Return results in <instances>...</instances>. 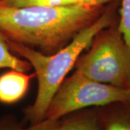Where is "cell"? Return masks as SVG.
Here are the masks:
<instances>
[{
    "label": "cell",
    "instance_id": "ba28073f",
    "mask_svg": "<svg viewBox=\"0 0 130 130\" xmlns=\"http://www.w3.org/2000/svg\"><path fill=\"white\" fill-rule=\"evenodd\" d=\"M10 69L27 72L32 66L27 60L20 59L9 49L5 38L0 32V70Z\"/></svg>",
    "mask_w": 130,
    "mask_h": 130
},
{
    "label": "cell",
    "instance_id": "277c9868",
    "mask_svg": "<svg viewBox=\"0 0 130 130\" xmlns=\"http://www.w3.org/2000/svg\"><path fill=\"white\" fill-rule=\"evenodd\" d=\"M126 101H130L129 89L95 81L76 70L71 77L65 78L57 89L47 109L45 119L59 120L88 107Z\"/></svg>",
    "mask_w": 130,
    "mask_h": 130
},
{
    "label": "cell",
    "instance_id": "9c48e42d",
    "mask_svg": "<svg viewBox=\"0 0 130 130\" xmlns=\"http://www.w3.org/2000/svg\"><path fill=\"white\" fill-rule=\"evenodd\" d=\"M61 119H46L36 124L24 128L13 115H5L0 118V130H57Z\"/></svg>",
    "mask_w": 130,
    "mask_h": 130
},
{
    "label": "cell",
    "instance_id": "4fadbf2b",
    "mask_svg": "<svg viewBox=\"0 0 130 130\" xmlns=\"http://www.w3.org/2000/svg\"><path fill=\"white\" fill-rule=\"evenodd\" d=\"M77 4H78V3H79V0H77Z\"/></svg>",
    "mask_w": 130,
    "mask_h": 130
},
{
    "label": "cell",
    "instance_id": "7c38bea8",
    "mask_svg": "<svg viewBox=\"0 0 130 130\" xmlns=\"http://www.w3.org/2000/svg\"><path fill=\"white\" fill-rule=\"evenodd\" d=\"M111 1L112 0H79L78 4L88 7H101Z\"/></svg>",
    "mask_w": 130,
    "mask_h": 130
},
{
    "label": "cell",
    "instance_id": "8fae6325",
    "mask_svg": "<svg viewBox=\"0 0 130 130\" xmlns=\"http://www.w3.org/2000/svg\"><path fill=\"white\" fill-rule=\"evenodd\" d=\"M120 13L119 29L126 44L130 48V0H121Z\"/></svg>",
    "mask_w": 130,
    "mask_h": 130
},
{
    "label": "cell",
    "instance_id": "3957f363",
    "mask_svg": "<svg viewBox=\"0 0 130 130\" xmlns=\"http://www.w3.org/2000/svg\"><path fill=\"white\" fill-rule=\"evenodd\" d=\"M114 22L93 38L90 49L75 63L76 70L95 81L118 88L130 86V48Z\"/></svg>",
    "mask_w": 130,
    "mask_h": 130
},
{
    "label": "cell",
    "instance_id": "5b68a950",
    "mask_svg": "<svg viewBox=\"0 0 130 130\" xmlns=\"http://www.w3.org/2000/svg\"><path fill=\"white\" fill-rule=\"evenodd\" d=\"M35 73L31 74L14 70L0 75V103L12 105L22 100L27 93L30 81Z\"/></svg>",
    "mask_w": 130,
    "mask_h": 130
},
{
    "label": "cell",
    "instance_id": "7a4b0ae2",
    "mask_svg": "<svg viewBox=\"0 0 130 130\" xmlns=\"http://www.w3.org/2000/svg\"><path fill=\"white\" fill-rule=\"evenodd\" d=\"M119 2L111 1L93 24L80 31L67 46L52 54H43L35 48L5 38L9 49L30 64L38 78V89L36 100L23 110L25 118L30 125L45 119L52 98L83 51L90 46L98 32L116 22Z\"/></svg>",
    "mask_w": 130,
    "mask_h": 130
},
{
    "label": "cell",
    "instance_id": "6da1fadb",
    "mask_svg": "<svg viewBox=\"0 0 130 130\" xmlns=\"http://www.w3.org/2000/svg\"><path fill=\"white\" fill-rule=\"evenodd\" d=\"M104 8L79 4L16 8L0 2V32L11 41L52 54L93 24Z\"/></svg>",
    "mask_w": 130,
    "mask_h": 130
},
{
    "label": "cell",
    "instance_id": "30bf717a",
    "mask_svg": "<svg viewBox=\"0 0 130 130\" xmlns=\"http://www.w3.org/2000/svg\"><path fill=\"white\" fill-rule=\"evenodd\" d=\"M2 5L9 7H28L41 6H62L77 4V0H0Z\"/></svg>",
    "mask_w": 130,
    "mask_h": 130
},
{
    "label": "cell",
    "instance_id": "8992f818",
    "mask_svg": "<svg viewBox=\"0 0 130 130\" xmlns=\"http://www.w3.org/2000/svg\"><path fill=\"white\" fill-rule=\"evenodd\" d=\"M101 130H130V101L96 107Z\"/></svg>",
    "mask_w": 130,
    "mask_h": 130
},
{
    "label": "cell",
    "instance_id": "5bb4252c",
    "mask_svg": "<svg viewBox=\"0 0 130 130\" xmlns=\"http://www.w3.org/2000/svg\"><path fill=\"white\" fill-rule=\"evenodd\" d=\"M128 89H129V90H130V86H129V88H128Z\"/></svg>",
    "mask_w": 130,
    "mask_h": 130
},
{
    "label": "cell",
    "instance_id": "52a82bcc",
    "mask_svg": "<svg viewBox=\"0 0 130 130\" xmlns=\"http://www.w3.org/2000/svg\"><path fill=\"white\" fill-rule=\"evenodd\" d=\"M57 130H101L96 107L79 110L61 119Z\"/></svg>",
    "mask_w": 130,
    "mask_h": 130
}]
</instances>
